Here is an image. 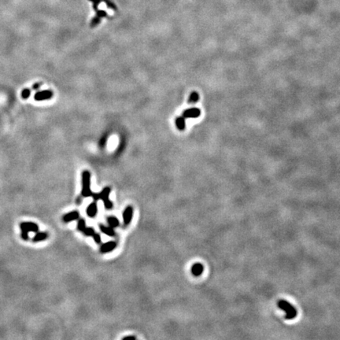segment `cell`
Wrapping results in <instances>:
<instances>
[{
    "label": "cell",
    "mask_w": 340,
    "mask_h": 340,
    "mask_svg": "<svg viewBox=\"0 0 340 340\" xmlns=\"http://www.w3.org/2000/svg\"><path fill=\"white\" fill-rule=\"evenodd\" d=\"M79 216L80 214L78 211H72V212L65 214L62 219H63L64 221L68 223V222H71L73 221V220H77V219L79 218Z\"/></svg>",
    "instance_id": "9"
},
{
    "label": "cell",
    "mask_w": 340,
    "mask_h": 340,
    "mask_svg": "<svg viewBox=\"0 0 340 340\" xmlns=\"http://www.w3.org/2000/svg\"><path fill=\"white\" fill-rule=\"evenodd\" d=\"M116 246H117V243H116L115 242H107V243H103V244L101 246L100 251L102 253H103V254H106V253H109L110 252V251L113 250L116 248Z\"/></svg>",
    "instance_id": "8"
},
{
    "label": "cell",
    "mask_w": 340,
    "mask_h": 340,
    "mask_svg": "<svg viewBox=\"0 0 340 340\" xmlns=\"http://www.w3.org/2000/svg\"><path fill=\"white\" fill-rule=\"evenodd\" d=\"M201 114V111H200L199 109L198 108H191L188 109V110H184L183 112V114H182V117L186 118H197Z\"/></svg>",
    "instance_id": "6"
},
{
    "label": "cell",
    "mask_w": 340,
    "mask_h": 340,
    "mask_svg": "<svg viewBox=\"0 0 340 340\" xmlns=\"http://www.w3.org/2000/svg\"><path fill=\"white\" fill-rule=\"evenodd\" d=\"M203 269H204V268H203V265L201 263H195L191 267V272L195 276H199L200 275L203 274Z\"/></svg>",
    "instance_id": "10"
},
{
    "label": "cell",
    "mask_w": 340,
    "mask_h": 340,
    "mask_svg": "<svg viewBox=\"0 0 340 340\" xmlns=\"http://www.w3.org/2000/svg\"><path fill=\"white\" fill-rule=\"evenodd\" d=\"M99 229H100L101 232H103L104 234L107 235L108 236H114V235H115V232H114L113 228H111L110 226L107 227L103 224H101L100 226H99Z\"/></svg>",
    "instance_id": "12"
},
{
    "label": "cell",
    "mask_w": 340,
    "mask_h": 340,
    "mask_svg": "<svg viewBox=\"0 0 340 340\" xmlns=\"http://www.w3.org/2000/svg\"><path fill=\"white\" fill-rule=\"evenodd\" d=\"M98 208H97V203L95 202V203H91L89 206L87 208V214H88V217H95L97 214Z\"/></svg>",
    "instance_id": "11"
},
{
    "label": "cell",
    "mask_w": 340,
    "mask_h": 340,
    "mask_svg": "<svg viewBox=\"0 0 340 340\" xmlns=\"http://www.w3.org/2000/svg\"><path fill=\"white\" fill-rule=\"evenodd\" d=\"M47 237H48V234H47V232H36V235H35L33 241L35 242V243L44 241V240H47Z\"/></svg>",
    "instance_id": "13"
},
{
    "label": "cell",
    "mask_w": 340,
    "mask_h": 340,
    "mask_svg": "<svg viewBox=\"0 0 340 340\" xmlns=\"http://www.w3.org/2000/svg\"><path fill=\"white\" fill-rule=\"evenodd\" d=\"M53 95L54 93L52 91H50V90H44V91H37V92L35 94L34 99L35 100L41 102V101L50 99L53 97Z\"/></svg>",
    "instance_id": "5"
},
{
    "label": "cell",
    "mask_w": 340,
    "mask_h": 340,
    "mask_svg": "<svg viewBox=\"0 0 340 340\" xmlns=\"http://www.w3.org/2000/svg\"><path fill=\"white\" fill-rule=\"evenodd\" d=\"M106 138H107L106 136H105V137H103V138H102V139H101L100 143H99V144H100V147H101V146H102V147H104V146H105L106 143V139H107Z\"/></svg>",
    "instance_id": "23"
},
{
    "label": "cell",
    "mask_w": 340,
    "mask_h": 340,
    "mask_svg": "<svg viewBox=\"0 0 340 340\" xmlns=\"http://www.w3.org/2000/svg\"><path fill=\"white\" fill-rule=\"evenodd\" d=\"M21 229V237L24 240L28 239V232H39V226L33 222H23L20 224Z\"/></svg>",
    "instance_id": "3"
},
{
    "label": "cell",
    "mask_w": 340,
    "mask_h": 340,
    "mask_svg": "<svg viewBox=\"0 0 340 340\" xmlns=\"http://www.w3.org/2000/svg\"><path fill=\"white\" fill-rule=\"evenodd\" d=\"M107 222H108L109 225H110L111 228H113V229L117 228V227H118L119 224H120L118 219L115 217H108V218H107Z\"/></svg>",
    "instance_id": "15"
},
{
    "label": "cell",
    "mask_w": 340,
    "mask_h": 340,
    "mask_svg": "<svg viewBox=\"0 0 340 340\" xmlns=\"http://www.w3.org/2000/svg\"><path fill=\"white\" fill-rule=\"evenodd\" d=\"M133 217V209L131 206H128L125 208V211L123 213V220L124 224L125 225L129 224L131 222V218Z\"/></svg>",
    "instance_id": "7"
},
{
    "label": "cell",
    "mask_w": 340,
    "mask_h": 340,
    "mask_svg": "<svg viewBox=\"0 0 340 340\" xmlns=\"http://www.w3.org/2000/svg\"><path fill=\"white\" fill-rule=\"evenodd\" d=\"M41 85H42V83L41 82H39V83H36V84H34L33 85V90H38L39 89V88L41 87Z\"/></svg>",
    "instance_id": "22"
},
{
    "label": "cell",
    "mask_w": 340,
    "mask_h": 340,
    "mask_svg": "<svg viewBox=\"0 0 340 340\" xmlns=\"http://www.w3.org/2000/svg\"><path fill=\"white\" fill-rule=\"evenodd\" d=\"M83 232H84V235H87V236H92L95 234V231L92 228H87V227L85 228V229L83 231Z\"/></svg>",
    "instance_id": "19"
},
{
    "label": "cell",
    "mask_w": 340,
    "mask_h": 340,
    "mask_svg": "<svg viewBox=\"0 0 340 340\" xmlns=\"http://www.w3.org/2000/svg\"><path fill=\"white\" fill-rule=\"evenodd\" d=\"M81 194L83 197H90L92 195L91 190V173L88 171L82 173V191Z\"/></svg>",
    "instance_id": "2"
},
{
    "label": "cell",
    "mask_w": 340,
    "mask_h": 340,
    "mask_svg": "<svg viewBox=\"0 0 340 340\" xmlns=\"http://www.w3.org/2000/svg\"><path fill=\"white\" fill-rule=\"evenodd\" d=\"M85 228H86V223H85L84 219H80L77 224L78 230H79L80 232H83V231L85 229Z\"/></svg>",
    "instance_id": "18"
},
{
    "label": "cell",
    "mask_w": 340,
    "mask_h": 340,
    "mask_svg": "<svg viewBox=\"0 0 340 340\" xmlns=\"http://www.w3.org/2000/svg\"><path fill=\"white\" fill-rule=\"evenodd\" d=\"M92 237H93V240H95V242L96 243L99 244V243H101V236L99 234H97L95 232V234L92 235Z\"/></svg>",
    "instance_id": "21"
},
{
    "label": "cell",
    "mask_w": 340,
    "mask_h": 340,
    "mask_svg": "<svg viewBox=\"0 0 340 340\" xmlns=\"http://www.w3.org/2000/svg\"><path fill=\"white\" fill-rule=\"evenodd\" d=\"M199 100V95L198 93L196 92V91H193L191 93L189 96V99H188V103L190 104H194L198 102V101Z\"/></svg>",
    "instance_id": "16"
},
{
    "label": "cell",
    "mask_w": 340,
    "mask_h": 340,
    "mask_svg": "<svg viewBox=\"0 0 340 340\" xmlns=\"http://www.w3.org/2000/svg\"><path fill=\"white\" fill-rule=\"evenodd\" d=\"M101 21V18H99V17H96V18H93V20L91 21V27H95V26H97L98 24H99V22H100Z\"/></svg>",
    "instance_id": "20"
},
{
    "label": "cell",
    "mask_w": 340,
    "mask_h": 340,
    "mask_svg": "<svg viewBox=\"0 0 340 340\" xmlns=\"http://www.w3.org/2000/svg\"><path fill=\"white\" fill-rule=\"evenodd\" d=\"M110 188L106 187V188H104L102 191V192L99 193V198L102 199L103 201L104 206L106 209H110L113 207V203L110 201V198H109V195H110Z\"/></svg>",
    "instance_id": "4"
},
{
    "label": "cell",
    "mask_w": 340,
    "mask_h": 340,
    "mask_svg": "<svg viewBox=\"0 0 340 340\" xmlns=\"http://www.w3.org/2000/svg\"><path fill=\"white\" fill-rule=\"evenodd\" d=\"M31 95V89L29 88H24L21 91V98L23 99H28Z\"/></svg>",
    "instance_id": "17"
},
{
    "label": "cell",
    "mask_w": 340,
    "mask_h": 340,
    "mask_svg": "<svg viewBox=\"0 0 340 340\" xmlns=\"http://www.w3.org/2000/svg\"><path fill=\"white\" fill-rule=\"evenodd\" d=\"M278 306L280 309L283 310L286 313L285 318L287 320H292L296 317L297 316V309L294 306H292L289 301L286 300H280L278 301Z\"/></svg>",
    "instance_id": "1"
},
{
    "label": "cell",
    "mask_w": 340,
    "mask_h": 340,
    "mask_svg": "<svg viewBox=\"0 0 340 340\" xmlns=\"http://www.w3.org/2000/svg\"><path fill=\"white\" fill-rule=\"evenodd\" d=\"M123 339L124 340H128V339L135 340V339H136V337H135V336H126V337H124Z\"/></svg>",
    "instance_id": "24"
},
{
    "label": "cell",
    "mask_w": 340,
    "mask_h": 340,
    "mask_svg": "<svg viewBox=\"0 0 340 340\" xmlns=\"http://www.w3.org/2000/svg\"><path fill=\"white\" fill-rule=\"evenodd\" d=\"M176 126L180 131H183L185 129L186 127V122H185V118L183 117H179L176 119L175 121Z\"/></svg>",
    "instance_id": "14"
}]
</instances>
